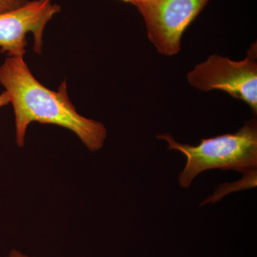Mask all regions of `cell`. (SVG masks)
Returning <instances> with one entry per match:
<instances>
[{"label":"cell","mask_w":257,"mask_h":257,"mask_svg":"<svg viewBox=\"0 0 257 257\" xmlns=\"http://www.w3.org/2000/svg\"><path fill=\"white\" fill-rule=\"evenodd\" d=\"M0 83L14 108L19 147L25 145L29 124L38 121L73 132L91 152L102 148L107 136L105 126L77 112L69 99L65 80L57 92L51 90L34 77L23 57H8L0 66Z\"/></svg>","instance_id":"cell-1"},{"label":"cell","mask_w":257,"mask_h":257,"mask_svg":"<svg viewBox=\"0 0 257 257\" xmlns=\"http://www.w3.org/2000/svg\"><path fill=\"white\" fill-rule=\"evenodd\" d=\"M170 150L186 157V165L179 173V185L187 189L198 176L211 170H234L243 175L256 172L257 121L251 119L234 133L202 139L197 146L179 143L170 134L157 135Z\"/></svg>","instance_id":"cell-2"},{"label":"cell","mask_w":257,"mask_h":257,"mask_svg":"<svg viewBox=\"0 0 257 257\" xmlns=\"http://www.w3.org/2000/svg\"><path fill=\"white\" fill-rule=\"evenodd\" d=\"M191 87L202 91H222L246 103L257 114V45H251L244 59L230 60L212 55L197 64L187 76Z\"/></svg>","instance_id":"cell-3"},{"label":"cell","mask_w":257,"mask_h":257,"mask_svg":"<svg viewBox=\"0 0 257 257\" xmlns=\"http://www.w3.org/2000/svg\"><path fill=\"white\" fill-rule=\"evenodd\" d=\"M209 0H156L138 8L146 25L147 37L161 55L171 57L181 50L186 29Z\"/></svg>","instance_id":"cell-4"},{"label":"cell","mask_w":257,"mask_h":257,"mask_svg":"<svg viewBox=\"0 0 257 257\" xmlns=\"http://www.w3.org/2000/svg\"><path fill=\"white\" fill-rule=\"evenodd\" d=\"M60 10V5L52 0H32L18 10L0 14V52L8 57H23L27 35L32 32L34 51L41 53L45 27Z\"/></svg>","instance_id":"cell-5"},{"label":"cell","mask_w":257,"mask_h":257,"mask_svg":"<svg viewBox=\"0 0 257 257\" xmlns=\"http://www.w3.org/2000/svg\"><path fill=\"white\" fill-rule=\"evenodd\" d=\"M28 0H0V14L11 13L23 8Z\"/></svg>","instance_id":"cell-6"},{"label":"cell","mask_w":257,"mask_h":257,"mask_svg":"<svg viewBox=\"0 0 257 257\" xmlns=\"http://www.w3.org/2000/svg\"><path fill=\"white\" fill-rule=\"evenodd\" d=\"M120 1L130 3V4L136 6L138 9V8H142V7L152 4V3H153L154 2L156 1V0H120Z\"/></svg>","instance_id":"cell-7"},{"label":"cell","mask_w":257,"mask_h":257,"mask_svg":"<svg viewBox=\"0 0 257 257\" xmlns=\"http://www.w3.org/2000/svg\"><path fill=\"white\" fill-rule=\"evenodd\" d=\"M10 103V98L8 93L5 91L0 94V107L8 105Z\"/></svg>","instance_id":"cell-8"},{"label":"cell","mask_w":257,"mask_h":257,"mask_svg":"<svg viewBox=\"0 0 257 257\" xmlns=\"http://www.w3.org/2000/svg\"><path fill=\"white\" fill-rule=\"evenodd\" d=\"M5 257H33L28 256V255L25 254V253H22L21 251H18V250L13 249L10 251L9 254Z\"/></svg>","instance_id":"cell-9"}]
</instances>
